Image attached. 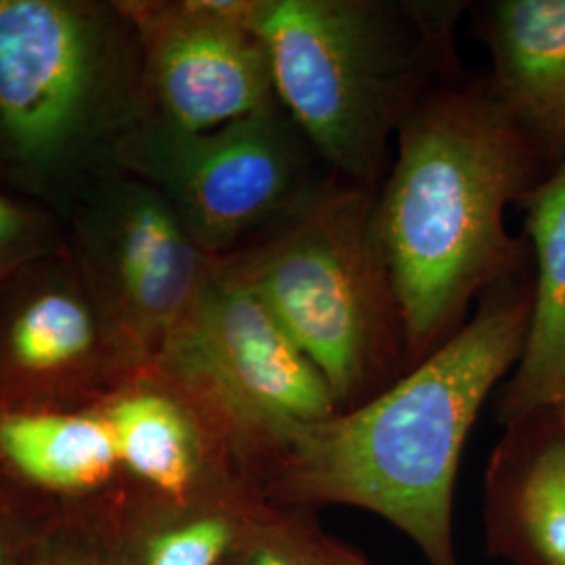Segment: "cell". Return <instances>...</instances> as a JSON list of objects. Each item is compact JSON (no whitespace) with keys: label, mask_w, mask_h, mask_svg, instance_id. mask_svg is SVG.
Masks as SVG:
<instances>
[{"label":"cell","mask_w":565,"mask_h":565,"mask_svg":"<svg viewBox=\"0 0 565 565\" xmlns=\"http://www.w3.org/2000/svg\"><path fill=\"white\" fill-rule=\"evenodd\" d=\"M532 279L515 275L424 361L371 396L298 427L275 459L266 499L289 511L348 505L404 532L429 565H459L452 499L467 436L524 350Z\"/></svg>","instance_id":"6da1fadb"},{"label":"cell","mask_w":565,"mask_h":565,"mask_svg":"<svg viewBox=\"0 0 565 565\" xmlns=\"http://www.w3.org/2000/svg\"><path fill=\"white\" fill-rule=\"evenodd\" d=\"M543 163L488 81L434 88L406 118L375 200V228L411 364L461 329L469 303L522 270L511 202Z\"/></svg>","instance_id":"7a4b0ae2"},{"label":"cell","mask_w":565,"mask_h":565,"mask_svg":"<svg viewBox=\"0 0 565 565\" xmlns=\"http://www.w3.org/2000/svg\"><path fill=\"white\" fill-rule=\"evenodd\" d=\"M457 2L256 0L275 97L333 179L377 189L406 118L455 70Z\"/></svg>","instance_id":"3957f363"},{"label":"cell","mask_w":565,"mask_h":565,"mask_svg":"<svg viewBox=\"0 0 565 565\" xmlns=\"http://www.w3.org/2000/svg\"><path fill=\"white\" fill-rule=\"evenodd\" d=\"M145 124L120 0H0V168L44 202L81 200Z\"/></svg>","instance_id":"277c9868"},{"label":"cell","mask_w":565,"mask_h":565,"mask_svg":"<svg viewBox=\"0 0 565 565\" xmlns=\"http://www.w3.org/2000/svg\"><path fill=\"white\" fill-rule=\"evenodd\" d=\"M375 200L377 189L329 177L289 218L218 258L321 371L340 411L413 366Z\"/></svg>","instance_id":"5b68a950"},{"label":"cell","mask_w":565,"mask_h":565,"mask_svg":"<svg viewBox=\"0 0 565 565\" xmlns=\"http://www.w3.org/2000/svg\"><path fill=\"white\" fill-rule=\"evenodd\" d=\"M151 364L223 425L263 488L289 436L340 411L321 371L218 260L202 300Z\"/></svg>","instance_id":"8992f818"},{"label":"cell","mask_w":565,"mask_h":565,"mask_svg":"<svg viewBox=\"0 0 565 565\" xmlns=\"http://www.w3.org/2000/svg\"><path fill=\"white\" fill-rule=\"evenodd\" d=\"M319 168L323 162L279 102L205 132L141 126L121 160V172L156 186L214 258L298 212L329 179Z\"/></svg>","instance_id":"52a82bcc"},{"label":"cell","mask_w":565,"mask_h":565,"mask_svg":"<svg viewBox=\"0 0 565 565\" xmlns=\"http://www.w3.org/2000/svg\"><path fill=\"white\" fill-rule=\"evenodd\" d=\"M65 235L126 359L135 369L153 363L202 300L218 258L130 172L88 189L70 207Z\"/></svg>","instance_id":"ba28073f"},{"label":"cell","mask_w":565,"mask_h":565,"mask_svg":"<svg viewBox=\"0 0 565 565\" xmlns=\"http://www.w3.org/2000/svg\"><path fill=\"white\" fill-rule=\"evenodd\" d=\"M141 53L145 124L205 132L277 103L256 0H120Z\"/></svg>","instance_id":"9c48e42d"},{"label":"cell","mask_w":565,"mask_h":565,"mask_svg":"<svg viewBox=\"0 0 565 565\" xmlns=\"http://www.w3.org/2000/svg\"><path fill=\"white\" fill-rule=\"evenodd\" d=\"M135 371L67 242L0 285V408H86Z\"/></svg>","instance_id":"30bf717a"},{"label":"cell","mask_w":565,"mask_h":565,"mask_svg":"<svg viewBox=\"0 0 565 565\" xmlns=\"http://www.w3.org/2000/svg\"><path fill=\"white\" fill-rule=\"evenodd\" d=\"M120 469L160 505L186 507L258 488L260 480L212 413L156 364L103 398Z\"/></svg>","instance_id":"8fae6325"},{"label":"cell","mask_w":565,"mask_h":565,"mask_svg":"<svg viewBox=\"0 0 565 565\" xmlns=\"http://www.w3.org/2000/svg\"><path fill=\"white\" fill-rule=\"evenodd\" d=\"M486 536L513 565H565V429L553 408L507 424L486 473Z\"/></svg>","instance_id":"7c38bea8"},{"label":"cell","mask_w":565,"mask_h":565,"mask_svg":"<svg viewBox=\"0 0 565 565\" xmlns=\"http://www.w3.org/2000/svg\"><path fill=\"white\" fill-rule=\"evenodd\" d=\"M494 97L539 160L565 162V0H499L484 9Z\"/></svg>","instance_id":"4fadbf2b"},{"label":"cell","mask_w":565,"mask_h":565,"mask_svg":"<svg viewBox=\"0 0 565 565\" xmlns=\"http://www.w3.org/2000/svg\"><path fill=\"white\" fill-rule=\"evenodd\" d=\"M520 203L536 273L524 350L499 403L503 424L553 408L565 390V162Z\"/></svg>","instance_id":"5bb4252c"},{"label":"cell","mask_w":565,"mask_h":565,"mask_svg":"<svg viewBox=\"0 0 565 565\" xmlns=\"http://www.w3.org/2000/svg\"><path fill=\"white\" fill-rule=\"evenodd\" d=\"M0 467L42 490L78 494L107 484L120 459L99 403L0 408Z\"/></svg>","instance_id":"9a60e30c"},{"label":"cell","mask_w":565,"mask_h":565,"mask_svg":"<svg viewBox=\"0 0 565 565\" xmlns=\"http://www.w3.org/2000/svg\"><path fill=\"white\" fill-rule=\"evenodd\" d=\"M270 505L258 488L193 505H162L163 515L142 536L137 565H224Z\"/></svg>","instance_id":"2e32d148"},{"label":"cell","mask_w":565,"mask_h":565,"mask_svg":"<svg viewBox=\"0 0 565 565\" xmlns=\"http://www.w3.org/2000/svg\"><path fill=\"white\" fill-rule=\"evenodd\" d=\"M321 530L302 511L270 505L224 565H324Z\"/></svg>","instance_id":"e0dca14e"},{"label":"cell","mask_w":565,"mask_h":565,"mask_svg":"<svg viewBox=\"0 0 565 565\" xmlns=\"http://www.w3.org/2000/svg\"><path fill=\"white\" fill-rule=\"evenodd\" d=\"M65 242V228L49 207L0 189V285Z\"/></svg>","instance_id":"ac0fdd59"},{"label":"cell","mask_w":565,"mask_h":565,"mask_svg":"<svg viewBox=\"0 0 565 565\" xmlns=\"http://www.w3.org/2000/svg\"><path fill=\"white\" fill-rule=\"evenodd\" d=\"M319 543H321L324 565H373L369 564L361 553H356L354 548H348L342 543L324 536L323 532H321Z\"/></svg>","instance_id":"d6986e66"},{"label":"cell","mask_w":565,"mask_h":565,"mask_svg":"<svg viewBox=\"0 0 565 565\" xmlns=\"http://www.w3.org/2000/svg\"><path fill=\"white\" fill-rule=\"evenodd\" d=\"M41 565H88L86 562H82L81 557L76 555H65V553H57V555H51L49 559H44Z\"/></svg>","instance_id":"ffe728a7"},{"label":"cell","mask_w":565,"mask_h":565,"mask_svg":"<svg viewBox=\"0 0 565 565\" xmlns=\"http://www.w3.org/2000/svg\"><path fill=\"white\" fill-rule=\"evenodd\" d=\"M553 413L557 415V419H559V424L564 425L565 429V390L564 394L559 396V401L555 403V406H553Z\"/></svg>","instance_id":"44dd1931"},{"label":"cell","mask_w":565,"mask_h":565,"mask_svg":"<svg viewBox=\"0 0 565 565\" xmlns=\"http://www.w3.org/2000/svg\"><path fill=\"white\" fill-rule=\"evenodd\" d=\"M0 565H9V557H7V546L0 539Z\"/></svg>","instance_id":"7402d4cb"}]
</instances>
